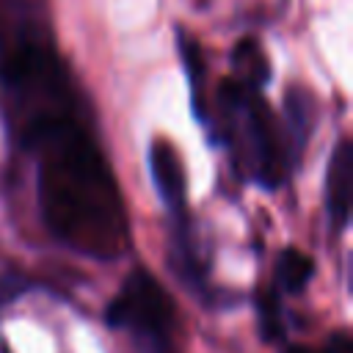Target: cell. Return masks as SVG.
<instances>
[{
	"label": "cell",
	"mask_w": 353,
	"mask_h": 353,
	"mask_svg": "<svg viewBox=\"0 0 353 353\" xmlns=\"http://www.w3.org/2000/svg\"><path fill=\"white\" fill-rule=\"evenodd\" d=\"M0 83L19 113V141L39 168V204L50 232L80 254L119 256L127 221L113 171L74 110L63 63L25 33L0 47Z\"/></svg>",
	"instance_id": "6da1fadb"
},
{
	"label": "cell",
	"mask_w": 353,
	"mask_h": 353,
	"mask_svg": "<svg viewBox=\"0 0 353 353\" xmlns=\"http://www.w3.org/2000/svg\"><path fill=\"white\" fill-rule=\"evenodd\" d=\"M108 323L113 328H130L149 353H171V334L176 325L174 301L143 268H135L124 279V287L108 306Z\"/></svg>",
	"instance_id": "7a4b0ae2"
},
{
	"label": "cell",
	"mask_w": 353,
	"mask_h": 353,
	"mask_svg": "<svg viewBox=\"0 0 353 353\" xmlns=\"http://www.w3.org/2000/svg\"><path fill=\"white\" fill-rule=\"evenodd\" d=\"M149 168H152V179H154V188H157L163 204L171 210L174 218L185 221V168H182L176 149L165 138L152 141Z\"/></svg>",
	"instance_id": "3957f363"
},
{
	"label": "cell",
	"mask_w": 353,
	"mask_h": 353,
	"mask_svg": "<svg viewBox=\"0 0 353 353\" xmlns=\"http://www.w3.org/2000/svg\"><path fill=\"white\" fill-rule=\"evenodd\" d=\"M353 152L347 141H339L325 171V212L334 232H342L350 221V196H353Z\"/></svg>",
	"instance_id": "277c9868"
},
{
	"label": "cell",
	"mask_w": 353,
	"mask_h": 353,
	"mask_svg": "<svg viewBox=\"0 0 353 353\" xmlns=\"http://www.w3.org/2000/svg\"><path fill=\"white\" fill-rule=\"evenodd\" d=\"M284 121H287V132L292 138V157H298V152L303 149L309 130H312V97L303 88H290L284 97Z\"/></svg>",
	"instance_id": "5b68a950"
},
{
	"label": "cell",
	"mask_w": 353,
	"mask_h": 353,
	"mask_svg": "<svg viewBox=\"0 0 353 353\" xmlns=\"http://www.w3.org/2000/svg\"><path fill=\"white\" fill-rule=\"evenodd\" d=\"M232 63H234V72H237L234 80L240 85H245L251 91H259L268 83V61H265V55H262V50L254 39H243L234 47Z\"/></svg>",
	"instance_id": "8992f818"
},
{
	"label": "cell",
	"mask_w": 353,
	"mask_h": 353,
	"mask_svg": "<svg viewBox=\"0 0 353 353\" xmlns=\"http://www.w3.org/2000/svg\"><path fill=\"white\" fill-rule=\"evenodd\" d=\"M312 273H314L312 256H306L298 248H284L276 259V284L287 292H301L312 279Z\"/></svg>",
	"instance_id": "52a82bcc"
},
{
	"label": "cell",
	"mask_w": 353,
	"mask_h": 353,
	"mask_svg": "<svg viewBox=\"0 0 353 353\" xmlns=\"http://www.w3.org/2000/svg\"><path fill=\"white\" fill-rule=\"evenodd\" d=\"M179 52H182V61H185V69H188V77H190V85H193V110L199 119H204V105H201V77H204V61H201V50L196 41L190 39H179Z\"/></svg>",
	"instance_id": "ba28073f"
},
{
	"label": "cell",
	"mask_w": 353,
	"mask_h": 353,
	"mask_svg": "<svg viewBox=\"0 0 353 353\" xmlns=\"http://www.w3.org/2000/svg\"><path fill=\"white\" fill-rule=\"evenodd\" d=\"M256 306H259V320H262V334L268 339H279L281 331V320H279V298L273 290H265L256 295Z\"/></svg>",
	"instance_id": "9c48e42d"
},
{
	"label": "cell",
	"mask_w": 353,
	"mask_h": 353,
	"mask_svg": "<svg viewBox=\"0 0 353 353\" xmlns=\"http://www.w3.org/2000/svg\"><path fill=\"white\" fill-rule=\"evenodd\" d=\"M325 353H353V342H350V336H347L345 331L334 334V336L328 339V347H325Z\"/></svg>",
	"instance_id": "30bf717a"
},
{
	"label": "cell",
	"mask_w": 353,
	"mask_h": 353,
	"mask_svg": "<svg viewBox=\"0 0 353 353\" xmlns=\"http://www.w3.org/2000/svg\"><path fill=\"white\" fill-rule=\"evenodd\" d=\"M284 353H314V350H309V347H303V345H290Z\"/></svg>",
	"instance_id": "8fae6325"
}]
</instances>
